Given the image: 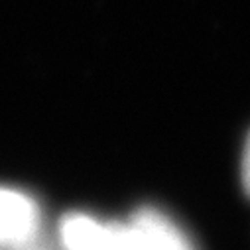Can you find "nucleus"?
<instances>
[{"instance_id":"2","label":"nucleus","mask_w":250,"mask_h":250,"mask_svg":"<svg viewBox=\"0 0 250 250\" xmlns=\"http://www.w3.org/2000/svg\"><path fill=\"white\" fill-rule=\"evenodd\" d=\"M59 236L65 250H134L126 223H101L81 213L61 221Z\"/></svg>"},{"instance_id":"4","label":"nucleus","mask_w":250,"mask_h":250,"mask_svg":"<svg viewBox=\"0 0 250 250\" xmlns=\"http://www.w3.org/2000/svg\"><path fill=\"white\" fill-rule=\"evenodd\" d=\"M240 175H242V187H244L246 195L250 197V134L246 138V146H244V154H242Z\"/></svg>"},{"instance_id":"1","label":"nucleus","mask_w":250,"mask_h":250,"mask_svg":"<svg viewBox=\"0 0 250 250\" xmlns=\"http://www.w3.org/2000/svg\"><path fill=\"white\" fill-rule=\"evenodd\" d=\"M40 225L42 213L30 195L0 187V250H32Z\"/></svg>"},{"instance_id":"3","label":"nucleus","mask_w":250,"mask_h":250,"mask_svg":"<svg viewBox=\"0 0 250 250\" xmlns=\"http://www.w3.org/2000/svg\"><path fill=\"white\" fill-rule=\"evenodd\" d=\"M126 225L134 250H195L187 234L154 207L138 209Z\"/></svg>"}]
</instances>
